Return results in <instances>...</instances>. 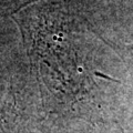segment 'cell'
<instances>
[{
    "mask_svg": "<svg viewBox=\"0 0 133 133\" xmlns=\"http://www.w3.org/2000/svg\"><path fill=\"white\" fill-rule=\"evenodd\" d=\"M132 49H133V45H132Z\"/></svg>",
    "mask_w": 133,
    "mask_h": 133,
    "instance_id": "7a4b0ae2",
    "label": "cell"
},
{
    "mask_svg": "<svg viewBox=\"0 0 133 133\" xmlns=\"http://www.w3.org/2000/svg\"><path fill=\"white\" fill-rule=\"evenodd\" d=\"M16 104L15 98L11 94L7 95L0 108V133H15L16 129Z\"/></svg>",
    "mask_w": 133,
    "mask_h": 133,
    "instance_id": "6da1fadb",
    "label": "cell"
}]
</instances>
